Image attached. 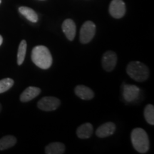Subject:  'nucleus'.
Listing matches in <instances>:
<instances>
[{"label":"nucleus","instance_id":"f257e3e1","mask_svg":"<svg viewBox=\"0 0 154 154\" xmlns=\"http://www.w3.org/2000/svg\"><path fill=\"white\" fill-rule=\"evenodd\" d=\"M32 60L34 64L42 69H48L52 64V56L47 47L38 45L32 49Z\"/></svg>","mask_w":154,"mask_h":154},{"label":"nucleus","instance_id":"f03ea898","mask_svg":"<svg viewBox=\"0 0 154 154\" xmlns=\"http://www.w3.org/2000/svg\"><path fill=\"white\" fill-rule=\"evenodd\" d=\"M131 138L133 146L140 153H146L149 150V139L146 132L141 128L132 131Z\"/></svg>","mask_w":154,"mask_h":154},{"label":"nucleus","instance_id":"7ed1b4c3","mask_svg":"<svg viewBox=\"0 0 154 154\" xmlns=\"http://www.w3.org/2000/svg\"><path fill=\"white\" fill-rule=\"evenodd\" d=\"M126 73L132 79L138 82L147 80L149 76V69L147 66L138 61L128 63L126 67Z\"/></svg>","mask_w":154,"mask_h":154},{"label":"nucleus","instance_id":"20e7f679","mask_svg":"<svg viewBox=\"0 0 154 154\" xmlns=\"http://www.w3.org/2000/svg\"><path fill=\"white\" fill-rule=\"evenodd\" d=\"M96 33V25L91 21H87L82 25L80 30V42L88 44L93 39Z\"/></svg>","mask_w":154,"mask_h":154},{"label":"nucleus","instance_id":"39448f33","mask_svg":"<svg viewBox=\"0 0 154 154\" xmlns=\"http://www.w3.org/2000/svg\"><path fill=\"white\" fill-rule=\"evenodd\" d=\"M61 104L60 100L53 96H45L38 101L37 106L44 111H54Z\"/></svg>","mask_w":154,"mask_h":154},{"label":"nucleus","instance_id":"423d86ee","mask_svg":"<svg viewBox=\"0 0 154 154\" xmlns=\"http://www.w3.org/2000/svg\"><path fill=\"white\" fill-rule=\"evenodd\" d=\"M109 13L113 18L120 19L126 13V5L123 0H113L109 6Z\"/></svg>","mask_w":154,"mask_h":154},{"label":"nucleus","instance_id":"0eeeda50","mask_svg":"<svg viewBox=\"0 0 154 154\" xmlns=\"http://www.w3.org/2000/svg\"><path fill=\"white\" fill-rule=\"evenodd\" d=\"M117 63V55L114 51H108L102 57V66L106 72H110L113 70Z\"/></svg>","mask_w":154,"mask_h":154},{"label":"nucleus","instance_id":"6e6552de","mask_svg":"<svg viewBox=\"0 0 154 154\" xmlns=\"http://www.w3.org/2000/svg\"><path fill=\"white\" fill-rule=\"evenodd\" d=\"M140 88L135 85L124 84L123 86V96L125 101L132 102L139 96Z\"/></svg>","mask_w":154,"mask_h":154},{"label":"nucleus","instance_id":"1a4fd4ad","mask_svg":"<svg viewBox=\"0 0 154 154\" xmlns=\"http://www.w3.org/2000/svg\"><path fill=\"white\" fill-rule=\"evenodd\" d=\"M62 30L69 41H73L76 36V24L74 21L71 19L64 20L62 24Z\"/></svg>","mask_w":154,"mask_h":154},{"label":"nucleus","instance_id":"9d476101","mask_svg":"<svg viewBox=\"0 0 154 154\" xmlns=\"http://www.w3.org/2000/svg\"><path fill=\"white\" fill-rule=\"evenodd\" d=\"M116 130V125L113 122H107L102 124L97 128L96 134L99 138H106L113 134Z\"/></svg>","mask_w":154,"mask_h":154},{"label":"nucleus","instance_id":"9b49d317","mask_svg":"<svg viewBox=\"0 0 154 154\" xmlns=\"http://www.w3.org/2000/svg\"><path fill=\"white\" fill-rule=\"evenodd\" d=\"M41 93V89L38 87L29 86L22 92L20 96V101L22 102H28L32 101Z\"/></svg>","mask_w":154,"mask_h":154},{"label":"nucleus","instance_id":"f8f14e48","mask_svg":"<svg viewBox=\"0 0 154 154\" xmlns=\"http://www.w3.org/2000/svg\"><path fill=\"white\" fill-rule=\"evenodd\" d=\"M74 91L76 95L83 100H91L94 97V91L86 86H77L75 88Z\"/></svg>","mask_w":154,"mask_h":154},{"label":"nucleus","instance_id":"ddd939ff","mask_svg":"<svg viewBox=\"0 0 154 154\" xmlns=\"http://www.w3.org/2000/svg\"><path fill=\"white\" fill-rule=\"evenodd\" d=\"M93 126L90 123H85V124L81 125L77 128L76 134L77 136L81 139H86L91 136L93 134Z\"/></svg>","mask_w":154,"mask_h":154},{"label":"nucleus","instance_id":"4468645a","mask_svg":"<svg viewBox=\"0 0 154 154\" xmlns=\"http://www.w3.org/2000/svg\"><path fill=\"white\" fill-rule=\"evenodd\" d=\"M65 146L62 143L54 142L49 143L45 148V153L47 154H62L65 152Z\"/></svg>","mask_w":154,"mask_h":154},{"label":"nucleus","instance_id":"2eb2a0df","mask_svg":"<svg viewBox=\"0 0 154 154\" xmlns=\"http://www.w3.org/2000/svg\"><path fill=\"white\" fill-rule=\"evenodd\" d=\"M17 143V138L14 136H4L0 138V151H4V150L10 149L13 147Z\"/></svg>","mask_w":154,"mask_h":154},{"label":"nucleus","instance_id":"dca6fc26","mask_svg":"<svg viewBox=\"0 0 154 154\" xmlns=\"http://www.w3.org/2000/svg\"><path fill=\"white\" fill-rule=\"evenodd\" d=\"M19 11L30 22L35 23L38 21L37 14L32 9L26 7H21L19 8Z\"/></svg>","mask_w":154,"mask_h":154},{"label":"nucleus","instance_id":"f3484780","mask_svg":"<svg viewBox=\"0 0 154 154\" xmlns=\"http://www.w3.org/2000/svg\"><path fill=\"white\" fill-rule=\"evenodd\" d=\"M26 42L25 40H22L20 42L18 49V53H17V63L18 65H22L24 62L25 56L26 52Z\"/></svg>","mask_w":154,"mask_h":154},{"label":"nucleus","instance_id":"a211bd4d","mask_svg":"<svg viewBox=\"0 0 154 154\" xmlns=\"http://www.w3.org/2000/svg\"><path fill=\"white\" fill-rule=\"evenodd\" d=\"M144 117L151 125H154V107L152 104H148L144 109Z\"/></svg>","mask_w":154,"mask_h":154},{"label":"nucleus","instance_id":"6ab92c4d","mask_svg":"<svg viewBox=\"0 0 154 154\" xmlns=\"http://www.w3.org/2000/svg\"><path fill=\"white\" fill-rule=\"evenodd\" d=\"M14 80L10 78H6L0 81V94L8 91L14 85Z\"/></svg>","mask_w":154,"mask_h":154},{"label":"nucleus","instance_id":"aec40b11","mask_svg":"<svg viewBox=\"0 0 154 154\" xmlns=\"http://www.w3.org/2000/svg\"><path fill=\"white\" fill-rule=\"evenodd\" d=\"M2 42H3V38L2 36L0 35V46H1L2 44Z\"/></svg>","mask_w":154,"mask_h":154},{"label":"nucleus","instance_id":"412c9836","mask_svg":"<svg viewBox=\"0 0 154 154\" xmlns=\"http://www.w3.org/2000/svg\"><path fill=\"white\" fill-rule=\"evenodd\" d=\"M1 111H2V105L1 103H0V112H1Z\"/></svg>","mask_w":154,"mask_h":154},{"label":"nucleus","instance_id":"4be33fe9","mask_svg":"<svg viewBox=\"0 0 154 154\" xmlns=\"http://www.w3.org/2000/svg\"><path fill=\"white\" fill-rule=\"evenodd\" d=\"M1 2H2V0H0V4H1Z\"/></svg>","mask_w":154,"mask_h":154}]
</instances>
